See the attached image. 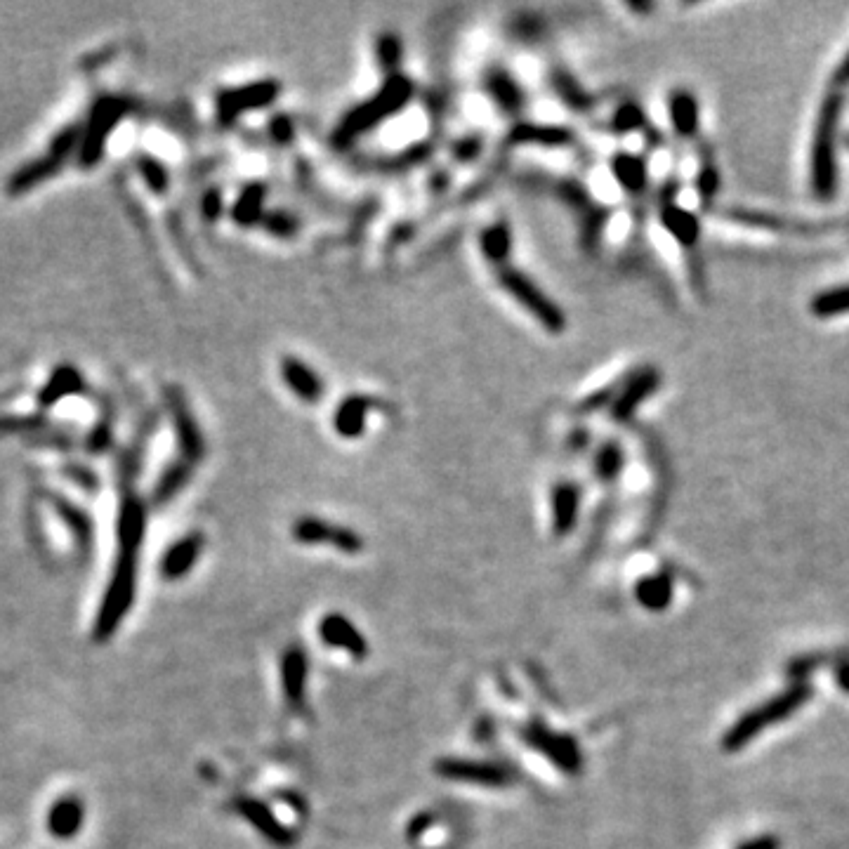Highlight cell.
I'll return each instance as SVG.
<instances>
[{"mask_svg": "<svg viewBox=\"0 0 849 849\" xmlns=\"http://www.w3.org/2000/svg\"><path fill=\"white\" fill-rule=\"evenodd\" d=\"M479 248H482L484 258L496 269L510 265L508 260L512 255V229L505 225V222L486 227L482 236H479Z\"/></svg>", "mask_w": 849, "mask_h": 849, "instance_id": "cb8c5ba5", "label": "cell"}, {"mask_svg": "<svg viewBox=\"0 0 849 849\" xmlns=\"http://www.w3.org/2000/svg\"><path fill=\"white\" fill-rule=\"evenodd\" d=\"M319 635L324 637V640L331 644V647H340L345 651H350L354 656H364L366 654V642L364 637L354 625L347 621V618L342 616H328L324 618V623L319 625Z\"/></svg>", "mask_w": 849, "mask_h": 849, "instance_id": "d6986e66", "label": "cell"}, {"mask_svg": "<svg viewBox=\"0 0 849 849\" xmlns=\"http://www.w3.org/2000/svg\"><path fill=\"white\" fill-rule=\"evenodd\" d=\"M779 847H781L779 838H774V835H760V838L743 842L739 849H779Z\"/></svg>", "mask_w": 849, "mask_h": 849, "instance_id": "8d00e7d4", "label": "cell"}, {"mask_svg": "<svg viewBox=\"0 0 849 849\" xmlns=\"http://www.w3.org/2000/svg\"><path fill=\"white\" fill-rule=\"evenodd\" d=\"M809 312H812L816 319H833L842 317V314H849V283L816 293L812 302H809Z\"/></svg>", "mask_w": 849, "mask_h": 849, "instance_id": "484cf974", "label": "cell"}, {"mask_svg": "<svg viewBox=\"0 0 849 849\" xmlns=\"http://www.w3.org/2000/svg\"><path fill=\"white\" fill-rule=\"evenodd\" d=\"M809 696H812V689H809L805 682L793 684V687L781 691L779 696H774V699L762 703V706L748 710L739 722H734V725L729 727V732L725 734V739H722V746H725V750H729V753L748 746V743L758 739V734L765 732L767 727L779 725V722L786 720V717H791L795 710L805 706Z\"/></svg>", "mask_w": 849, "mask_h": 849, "instance_id": "3957f363", "label": "cell"}, {"mask_svg": "<svg viewBox=\"0 0 849 849\" xmlns=\"http://www.w3.org/2000/svg\"><path fill=\"white\" fill-rule=\"evenodd\" d=\"M293 538L298 543L305 545H319V543H333L335 548L342 552H359L361 550V538L350 529H342V526H333L317 517H302L293 524Z\"/></svg>", "mask_w": 849, "mask_h": 849, "instance_id": "ba28073f", "label": "cell"}, {"mask_svg": "<svg viewBox=\"0 0 849 849\" xmlns=\"http://www.w3.org/2000/svg\"><path fill=\"white\" fill-rule=\"evenodd\" d=\"M85 821V805L78 795L69 793L52 802L48 812V831L57 840H71L81 833Z\"/></svg>", "mask_w": 849, "mask_h": 849, "instance_id": "4fadbf2b", "label": "cell"}, {"mask_svg": "<svg viewBox=\"0 0 849 849\" xmlns=\"http://www.w3.org/2000/svg\"><path fill=\"white\" fill-rule=\"evenodd\" d=\"M416 85L408 76L399 74L385 76V83L380 85V90L375 92L371 100L357 104V107L347 111V116L342 118L333 133V142L338 147H350L352 142H357L359 137L371 133L375 125L385 123L387 118L397 114L411 102Z\"/></svg>", "mask_w": 849, "mask_h": 849, "instance_id": "7a4b0ae2", "label": "cell"}, {"mask_svg": "<svg viewBox=\"0 0 849 849\" xmlns=\"http://www.w3.org/2000/svg\"><path fill=\"white\" fill-rule=\"evenodd\" d=\"M269 135H272L274 142H279V144L293 142V137H295L293 118H288V116L272 118V123H269Z\"/></svg>", "mask_w": 849, "mask_h": 849, "instance_id": "e575fe53", "label": "cell"}, {"mask_svg": "<svg viewBox=\"0 0 849 849\" xmlns=\"http://www.w3.org/2000/svg\"><path fill=\"white\" fill-rule=\"evenodd\" d=\"M670 125L675 135L682 140H694L701 130V104L696 95L687 88H675L668 100Z\"/></svg>", "mask_w": 849, "mask_h": 849, "instance_id": "7c38bea8", "label": "cell"}, {"mask_svg": "<svg viewBox=\"0 0 849 849\" xmlns=\"http://www.w3.org/2000/svg\"><path fill=\"white\" fill-rule=\"evenodd\" d=\"M510 140L515 144H548V147H562V144H569L574 140V130L562 128V125L522 123L512 128Z\"/></svg>", "mask_w": 849, "mask_h": 849, "instance_id": "7402d4cb", "label": "cell"}, {"mask_svg": "<svg viewBox=\"0 0 849 849\" xmlns=\"http://www.w3.org/2000/svg\"><path fill=\"white\" fill-rule=\"evenodd\" d=\"M262 229L269 234L279 236V239H291V236L298 234V217L293 213H288V210H267L265 220H262Z\"/></svg>", "mask_w": 849, "mask_h": 849, "instance_id": "1f68e13d", "label": "cell"}, {"mask_svg": "<svg viewBox=\"0 0 849 849\" xmlns=\"http://www.w3.org/2000/svg\"><path fill=\"white\" fill-rule=\"evenodd\" d=\"M578 505H581V493L578 486L571 482H562L552 491V519H555V531L566 536L574 529L578 517Z\"/></svg>", "mask_w": 849, "mask_h": 849, "instance_id": "ffe728a7", "label": "cell"}, {"mask_svg": "<svg viewBox=\"0 0 849 849\" xmlns=\"http://www.w3.org/2000/svg\"><path fill=\"white\" fill-rule=\"evenodd\" d=\"M279 368L283 383L288 385V390L300 401H305V404H317V401L324 399V380H321L317 371H314L312 366H307L305 361H300L298 357H283Z\"/></svg>", "mask_w": 849, "mask_h": 849, "instance_id": "30bf717a", "label": "cell"}, {"mask_svg": "<svg viewBox=\"0 0 849 849\" xmlns=\"http://www.w3.org/2000/svg\"><path fill=\"white\" fill-rule=\"evenodd\" d=\"M305 654L300 651H291L283 663V677H286V691L288 699L293 703H300V694L305 689Z\"/></svg>", "mask_w": 849, "mask_h": 849, "instance_id": "4dcf8cb0", "label": "cell"}, {"mask_svg": "<svg viewBox=\"0 0 849 849\" xmlns=\"http://www.w3.org/2000/svg\"><path fill=\"white\" fill-rule=\"evenodd\" d=\"M265 201H267L265 184H260V182L248 184V187L243 189L241 196L234 203L232 217L243 227H260L262 220H265V215H267Z\"/></svg>", "mask_w": 849, "mask_h": 849, "instance_id": "44dd1931", "label": "cell"}, {"mask_svg": "<svg viewBox=\"0 0 849 849\" xmlns=\"http://www.w3.org/2000/svg\"><path fill=\"white\" fill-rule=\"evenodd\" d=\"M644 125H647V118H644V111L637 107L635 102L621 104V107L616 109L614 121H611V128H614L618 135L635 133V130H642Z\"/></svg>", "mask_w": 849, "mask_h": 849, "instance_id": "d6a6232c", "label": "cell"}, {"mask_svg": "<svg viewBox=\"0 0 849 849\" xmlns=\"http://www.w3.org/2000/svg\"><path fill=\"white\" fill-rule=\"evenodd\" d=\"M842 92L831 90L824 97L816 116L814 142H812V192L819 201H833L838 196V133H840V116H842Z\"/></svg>", "mask_w": 849, "mask_h": 849, "instance_id": "6da1fadb", "label": "cell"}, {"mask_svg": "<svg viewBox=\"0 0 849 849\" xmlns=\"http://www.w3.org/2000/svg\"><path fill=\"white\" fill-rule=\"evenodd\" d=\"M630 10H635V12H649L651 5L649 3H630Z\"/></svg>", "mask_w": 849, "mask_h": 849, "instance_id": "60d3db41", "label": "cell"}, {"mask_svg": "<svg viewBox=\"0 0 849 849\" xmlns=\"http://www.w3.org/2000/svg\"><path fill=\"white\" fill-rule=\"evenodd\" d=\"M720 187H722L720 168H717V163L713 159V154H710V149H706V151H703V159L699 163V173H696V194H699L703 208L713 206L717 194H720Z\"/></svg>", "mask_w": 849, "mask_h": 849, "instance_id": "4316f807", "label": "cell"}, {"mask_svg": "<svg viewBox=\"0 0 849 849\" xmlns=\"http://www.w3.org/2000/svg\"><path fill=\"white\" fill-rule=\"evenodd\" d=\"M439 774L446 779L456 781H472V783H484V786H500L505 783V772H500L498 767L482 765V762H465V760H442L437 765Z\"/></svg>", "mask_w": 849, "mask_h": 849, "instance_id": "e0dca14e", "label": "cell"}, {"mask_svg": "<svg viewBox=\"0 0 849 849\" xmlns=\"http://www.w3.org/2000/svg\"><path fill=\"white\" fill-rule=\"evenodd\" d=\"M658 220H661V227L673 236L677 246L687 250L699 246L701 220L696 213L682 208L677 201H668V203H661V208H658Z\"/></svg>", "mask_w": 849, "mask_h": 849, "instance_id": "9c48e42d", "label": "cell"}, {"mask_svg": "<svg viewBox=\"0 0 849 849\" xmlns=\"http://www.w3.org/2000/svg\"><path fill=\"white\" fill-rule=\"evenodd\" d=\"M279 97V83L276 81H255L241 88L225 90L217 100V114H220L222 123H232L236 118L248 114V111L265 109Z\"/></svg>", "mask_w": 849, "mask_h": 849, "instance_id": "8992f818", "label": "cell"}, {"mask_svg": "<svg viewBox=\"0 0 849 849\" xmlns=\"http://www.w3.org/2000/svg\"><path fill=\"white\" fill-rule=\"evenodd\" d=\"M725 217L734 222H741L746 227H758L767 229V232L776 234H819L824 232V225H814V222H802V220H786V217L762 213V210H741L732 208L725 210Z\"/></svg>", "mask_w": 849, "mask_h": 849, "instance_id": "8fae6325", "label": "cell"}, {"mask_svg": "<svg viewBox=\"0 0 849 849\" xmlns=\"http://www.w3.org/2000/svg\"><path fill=\"white\" fill-rule=\"evenodd\" d=\"M552 83H555V88L559 92V97L569 104V107L574 109H590L592 107V95H588L578 81L571 74H566V71H555V78H552Z\"/></svg>", "mask_w": 849, "mask_h": 849, "instance_id": "f546056e", "label": "cell"}, {"mask_svg": "<svg viewBox=\"0 0 849 849\" xmlns=\"http://www.w3.org/2000/svg\"><path fill=\"white\" fill-rule=\"evenodd\" d=\"M611 175L618 182V187L630 196H642L649 187V168L647 161L637 154H616L611 159Z\"/></svg>", "mask_w": 849, "mask_h": 849, "instance_id": "9a60e30c", "label": "cell"}, {"mask_svg": "<svg viewBox=\"0 0 849 849\" xmlns=\"http://www.w3.org/2000/svg\"><path fill=\"white\" fill-rule=\"evenodd\" d=\"M635 595L644 609L663 611L670 604V600H673V578L668 574L644 578V581L637 583Z\"/></svg>", "mask_w": 849, "mask_h": 849, "instance_id": "d4e9b609", "label": "cell"}, {"mask_svg": "<svg viewBox=\"0 0 849 849\" xmlns=\"http://www.w3.org/2000/svg\"><path fill=\"white\" fill-rule=\"evenodd\" d=\"M498 283L522 305L526 312H531L536 317L545 331L550 333H562L566 331V314L559 309V305L550 295H545L541 288L533 283L524 272H519L517 267L505 265L498 269Z\"/></svg>", "mask_w": 849, "mask_h": 849, "instance_id": "5b68a950", "label": "cell"}, {"mask_svg": "<svg viewBox=\"0 0 849 849\" xmlns=\"http://www.w3.org/2000/svg\"><path fill=\"white\" fill-rule=\"evenodd\" d=\"M201 548H203V538L199 536V533H192V536L177 541L173 548L166 552V557H163L161 562L163 578H168V581H177V578L187 576L189 571H192V566L196 564V559H199Z\"/></svg>", "mask_w": 849, "mask_h": 849, "instance_id": "2e32d148", "label": "cell"}, {"mask_svg": "<svg viewBox=\"0 0 849 849\" xmlns=\"http://www.w3.org/2000/svg\"><path fill=\"white\" fill-rule=\"evenodd\" d=\"M137 548L123 545V555L118 559L114 578H111L107 592L102 597L100 614H97L95 630L92 637L97 642H107L111 635L116 633L118 625H121L123 616L128 614L130 604L135 600V578H137Z\"/></svg>", "mask_w": 849, "mask_h": 849, "instance_id": "277c9868", "label": "cell"}, {"mask_svg": "<svg viewBox=\"0 0 849 849\" xmlns=\"http://www.w3.org/2000/svg\"><path fill=\"white\" fill-rule=\"evenodd\" d=\"M533 746H538L545 753V758H550L557 767L566 769V772H578L581 769V753H578L576 743L566 736H552V734H536L531 736Z\"/></svg>", "mask_w": 849, "mask_h": 849, "instance_id": "603a6c76", "label": "cell"}, {"mask_svg": "<svg viewBox=\"0 0 849 849\" xmlns=\"http://www.w3.org/2000/svg\"><path fill=\"white\" fill-rule=\"evenodd\" d=\"M373 401L366 394H350L335 408L333 430L342 439H359L366 430L368 413H371Z\"/></svg>", "mask_w": 849, "mask_h": 849, "instance_id": "5bb4252c", "label": "cell"}, {"mask_svg": "<svg viewBox=\"0 0 849 849\" xmlns=\"http://www.w3.org/2000/svg\"><path fill=\"white\" fill-rule=\"evenodd\" d=\"M401 57H404L401 38L397 34H380L378 41H375V59H378L380 69H383L387 76L399 74Z\"/></svg>", "mask_w": 849, "mask_h": 849, "instance_id": "83f0119b", "label": "cell"}, {"mask_svg": "<svg viewBox=\"0 0 849 849\" xmlns=\"http://www.w3.org/2000/svg\"><path fill=\"white\" fill-rule=\"evenodd\" d=\"M616 392L614 390H600L597 394H592L590 399L583 401V408H588V411H595V408H602L604 404H609V401H614Z\"/></svg>", "mask_w": 849, "mask_h": 849, "instance_id": "74e56055", "label": "cell"}, {"mask_svg": "<svg viewBox=\"0 0 849 849\" xmlns=\"http://www.w3.org/2000/svg\"><path fill=\"white\" fill-rule=\"evenodd\" d=\"M845 144H847V149H849V135L845 137Z\"/></svg>", "mask_w": 849, "mask_h": 849, "instance_id": "b9f144b4", "label": "cell"}, {"mask_svg": "<svg viewBox=\"0 0 849 849\" xmlns=\"http://www.w3.org/2000/svg\"><path fill=\"white\" fill-rule=\"evenodd\" d=\"M658 385H661V373L654 366L637 368L633 375H628V380H625L621 390L616 392L614 401H611V418L616 423H628L637 413V408L658 390Z\"/></svg>", "mask_w": 849, "mask_h": 849, "instance_id": "52a82bcc", "label": "cell"}, {"mask_svg": "<svg viewBox=\"0 0 849 849\" xmlns=\"http://www.w3.org/2000/svg\"><path fill=\"white\" fill-rule=\"evenodd\" d=\"M479 149H482V147H479V140H472V137H467V140L458 147L463 159H472V156H477Z\"/></svg>", "mask_w": 849, "mask_h": 849, "instance_id": "ab89813d", "label": "cell"}, {"mask_svg": "<svg viewBox=\"0 0 849 849\" xmlns=\"http://www.w3.org/2000/svg\"><path fill=\"white\" fill-rule=\"evenodd\" d=\"M831 83H833V90H838V92H842V88H847V85H849V50H847V55L840 59L838 67H835L833 76H831Z\"/></svg>", "mask_w": 849, "mask_h": 849, "instance_id": "d590c367", "label": "cell"}, {"mask_svg": "<svg viewBox=\"0 0 849 849\" xmlns=\"http://www.w3.org/2000/svg\"><path fill=\"white\" fill-rule=\"evenodd\" d=\"M241 809H243V814L248 816L250 821H253L255 826L258 828H262V833H267L269 838H274V840H283V833L279 831V826L274 824V819L272 816L267 814V809H260V807H255V805H250V802H243L241 805Z\"/></svg>", "mask_w": 849, "mask_h": 849, "instance_id": "836d02e7", "label": "cell"}, {"mask_svg": "<svg viewBox=\"0 0 849 849\" xmlns=\"http://www.w3.org/2000/svg\"><path fill=\"white\" fill-rule=\"evenodd\" d=\"M486 90H489V97L505 114H519V111H522L524 92L508 71L491 69L489 74H486Z\"/></svg>", "mask_w": 849, "mask_h": 849, "instance_id": "ac0fdd59", "label": "cell"}, {"mask_svg": "<svg viewBox=\"0 0 849 849\" xmlns=\"http://www.w3.org/2000/svg\"><path fill=\"white\" fill-rule=\"evenodd\" d=\"M625 463L623 449L616 442H607L600 446V451H597L595 456V475L600 482H614V479L621 475Z\"/></svg>", "mask_w": 849, "mask_h": 849, "instance_id": "f1b7e54d", "label": "cell"}, {"mask_svg": "<svg viewBox=\"0 0 849 849\" xmlns=\"http://www.w3.org/2000/svg\"><path fill=\"white\" fill-rule=\"evenodd\" d=\"M835 680H838L840 689L849 694V661H842L835 666Z\"/></svg>", "mask_w": 849, "mask_h": 849, "instance_id": "f35d334b", "label": "cell"}]
</instances>
